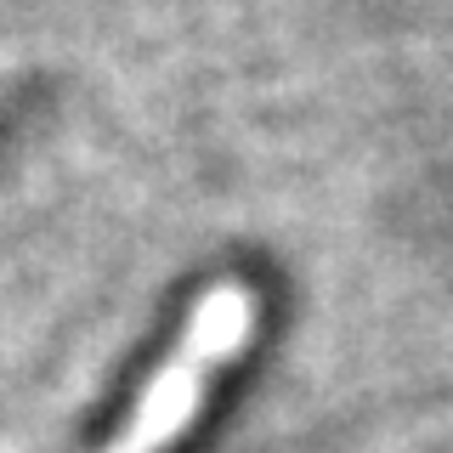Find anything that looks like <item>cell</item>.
Masks as SVG:
<instances>
[{
  "label": "cell",
  "mask_w": 453,
  "mask_h": 453,
  "mask_svg": "<svg viewBox=\"0 0 453 453\" xmlns=\"http://www.w3.org/2000/svg\"><path fill=\"white\" fill-rule=\"evenodd\" d=\"M250 334H255V295L244 283H216L193 306V323L181 334V346L170 351V363L148 380L131 425L103 453H165L198 419V403H204L210 380L250 346Z\"/></svg>",
  "instance_id": "cell-1"
}]
</instances>
